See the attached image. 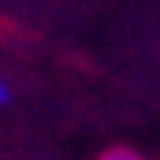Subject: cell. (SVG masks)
Wrapping results in <instances>:
<instances>
[{"label":"cell","instance_id":"obj_1","mask_svg":"<svg viewBox=\"0 0 160 160\" xmlns=\"http://www.w3.org/2000/svg\"><path fill=\"white\" fill-rule=\"evenodd\" d=\"M101 160H149V157H142L138 149H127V145H116V149L101 153Z\"/></svg>","mask_w":160,"mask_h":160},{"label":"cell","instance_id":"obj_2","mask_svg":"<svg viewBox=\"0 0 160 160\" xmlns=\"http://www.w3.org/2000/svg\"><path fill=\"white\" fill-rule=\"evenodd\" d=\"M8 101H11V86H8V82L0 78V108H4V104H8Z\"/></svg>","mask_w":160,"mask_h":160}]
</instances>
